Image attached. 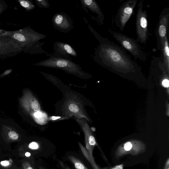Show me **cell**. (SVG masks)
I'll use <instances>...</instances> for the list:
<instances>
[{
  "label": "cell",
  "mask_w": 169,
  "mask_h": 169,
  "mask_svg": "<svg viewBox=\"0 0 169 169\" xmlns=\"http://www.w3.org/2000/svg\"><path fill=\"white\" fill-rule=\"evenodd\" d=\"M90 30L99 42L96 49L94 59L100 65L115 71L136 70L140 68L122 47L102 37L85 21Z\"/></svg>",
  "instance_id": "1"
},
{
  "label": "cell",
  "mask_w": 169,
  "mask_h": 169,
  "mask_svg": "<svg viewBox=\"0 0 169 169\" xmlns=\"http://www.w3.org/2000/svg\"><path fill=\"white\" fill-rule=\"evenodd\" d=\"M10 37L25 53L31 55L48 53L42 48L45 43L40 41L46 38V35L38 33L29 26L11 31Z\"/></svg>",
  "instance_id": "2"
},
{
  "label": "cell",
  "mask_w": 169,
  "mask_h": 169,
  "mask_svg": "<svg viewBox=\"0 0 169 169\" xmlns=\"http://www.w3.org/2000/svg\"><path fill=\"white\" fill-rule=\"evenodd\" d=\"M47 55L49 57V58L34 63L33 65L60 69L68 74L83 79H87L90 76V74L83 71L79 65L74 63L71 59L57 57L48 53Z\"/></svg>",
  "instance_id": "3"
},
{
  "label": "cell",
  "mask_w": 169,
  "mask_h": 169,
  "mask_svg": "<svg viewBox=\"0 0 169 169\" xmlns=\"http://www.w3.org/2000/svg\"><path fill=\"white\" fill-rule=\"evenodd\" d=\"M19 104L25 112L39 124H45L48 120L47 115L41 109L39 102L31 92L25 90L19 99Z\"/></svg>",
  "instance_id": "4"
},
{
  "label": "cell",
  "mask_w": 169,
  "mask_h": 169,
  "mask_svg": "<svg viewBox=\"0 0 169 169\" xmlns=\"http://www.w3.org/2000/svg\"><path fill=\"white\" fill-rule=\"evenodd\" d=\"M108 31L113 37L124 49H125V50L128 51L135 59H140L142 61L146 60V53L142 50L140 44L136 39L110 29H108Z\"/></svg>",
  "instance_id": "5"
},
{
  "label": "cell",
  "mask_w": 169,
  "mask_h": 169,
  "mask_svg": "<svg viewBox=\"0 0 169 169\" xmlns=\"http://www.w3.org/2000/svg\"><path fill=\"white\" fill-rule=\"evenodd\" d=\"M63 115L70 117L73 116L76 118H85L89 121V118L83 108L81 100L75 94L70 93L67 94V98L62 107Z\"/></svg>",
  "instance_id": "6"
},
{
  "label": "cell",
  "mask_w": 169,
  "mask_h": 169,
  "mask_svg": "<svg viewBox=\"0 0 169 169\" xmlns=\"http://www.w3.org/2000/svg\"><path fill=\"white\" fill-rule=\"evenodd\" d=\"M143 1L140 0L138 4L136 18L137 41L141 44L146 43L149 35L147 14L143 10Z\"/></svg>",
  "instance_id": "7"
},
{
  "label": "cell",
  "mask_w": 169,
  "mask_h": 169,
  "mask_svg": "<svg viewBox=\"0 0 169 169\" xmlns=\"http://www.w3.org/2000/svg\"><path fill=\"white\" fill-rule=\"evenodd\" d=\"M137 2V0H128L122 4L118 10L115 22L121 31H123L124 29L133 13Z\"/></svg>",
  "instance_id": "8"
},
{
  "label": "cell",
  "mask_w": 169,
  "mask_h": 169,
  "mask_svg": "<svg viewBox=\"0 0 169 169\" xmlns=\"http://www.w3.org/2000/svg\"><path fill=\"white\" fill-rule=\"evenodd\" d=\"M169 20V8L166 7L162 10L159 16L156 36L158 50L161 51L165 38L168 36Z\"/></svg>",
  "instance_id": "9"
},
{
  "label": "cell",
  "mask_w": 169,
  "mask_h": 169,
  "mask_svg": "<svg viewBox=\"0 0 169 169\" xmlns=\"http://www.w3.org/2000/svg\"><path fill=\"white\" fill-rule=\"evenodd\" d=\"M22 52L18 44L11 38L0 36V59L15 56Z\"/></svg>",
  "instance_id": "10"
},
{
  "label": "cell",
  "mask_w": 169,
  "mask_h": 169,
  "mask_svg": "<svg viewBox=\"0 0 169 169\" xmlns=\"http://www.w3.org/2000/svg\"><path fill=\"white\" fill-rule=\"evenodd\" d=\"M52 21L54 28L61 33H68L74 28L71 18L64 12L55 14Z\"/></svg>",
  "instance_id": "11"
},
{
  "label": "cell",
  "mask_w": 169,
  "mask_h": 169,
  "mask_svg": "<svg viewBox=\"0 0 169 169\" xmlns=\"http://www.w3.org/2000/svg\"><path fill=\"white\" fill-rule=\"evenodd\" d=\"M53 49L54 52L53 55L57 57L71 59L72 57L77 56V53L74 49L70 45L65 42H55L53 44Z\"/></svg>",
  "instance_id": "12"
},
{
  "label": "cell",
  "mask_w": 169,
  "mask_h": 169,
  "mask_svg": "<svg viewBox=\"0 0 169 169\" xmlns=\"http://www.w3.org/2000/svg\"><path fill=\"white\" fill-rule=\"evenodd\" d=\"M83 9H89L97 16L98 23L100 25H104V16L100 6L95 0H81Z\"/></svg>",
  "instance_id": "13"
},
{
  "label": "cell",
  "mask_w": 169,
  "mask_h": 169,
  "mask_svg": "<svg viewBox=\"0 0 169 169\" xmlns=\"http://www.w3.org/2000/svg\"><path fill=\"white\" fill-rule=\"evenodd\" d=\"M161 56L162 62L167 70L168 71L169 68V48L168 36L165 38L163 45L161 50Z\"/></svg>",
  "instance_id": "14"
},
{
  "label": "cell",
  "mask_w": 169,
  "mask_h": 169,
  "mask_svg": "<svg viewBox=\"0 0 169 169\" xmlns=\"http://www.w3.org/2000/svg\"><path fill=\"white\" fill-rule=\"evenodd\" d=\"M21 6L24 8L26 11L30 12L35 9V6L33 2L29 0H18Z\"/></svg>",
  "instance_id": "15"
},
{
  "label": "cell",
  "mask_w": 169,
  "mask_h": 169,
  "mask_svg": "<svg viewBox=\"0 0 169 169\" xmlns=\"http://www.w3.org/2000/svg\"><path fill=\"white\" fill-rule=\"evenodd\" d=\"M3 129L7 132V135L11 140H16L19 138V134L16 131H15L13 129L11 128L9 126H4Z\"/></svg>",
  "instance_id": "16"
},
{
  "label": "cell",
  "mask_w": 169,
  "mask_h": 169,
  "mask_svg": "<svg viewBox=\"0 0 169 169\" xmlns=\"http://www.w3.org/2000/svg\"><path fill=\"white\" fill-rule=\"evenodd\" d=\"M36 5L40 8H48L50 4L47 0H35Z\"/></svg>",
  "instance_id": "17"
},
{
  "label": "cell",
  "mask_w": 169,
  "mask_h": 169,
  "mask_svg": "<svg viewBox=\"0 0 169 169\" xmlns=\"http://www.w3.org/2000/svg\"><path fill=\"white\" fill-rule=\"evenodd\" d=\"M8 7V5L3 0H0V15L5 11Z\"/></svg>",
  "instance_id": "18"
},
{
  "label": "cell",
  "mask_w": 169,
  "mask_h": 169,
  "mask_svg": "<svg viewBox=\"0 0 169 169\" xmlns=\"http://www.w3.org/2000/svg\"><path fill=\"white\" fill-rule=\"evenodd\" d=\"M74 164L77 169H87L84 165L78 161L74 160Z\"/></svg>",
  "instance_id": "19"
},
{
  "label": "cell",
  "mask_w": 169,
  "mask_h": 169,
  "mask_svg": "<svg viewBox=\"0 0 169 169\" xmlns=\"http://www.w3.org/2000/svg\"><path fill=\"white\" fill-rule=\"evenodd\" d=\"M69 117H59L52 116L49 118H48V120L52 121L60 120H62L67 119Z\"/></svg>",
  "instance_id": "20"
},
{
  "label": "cell",
  "mask_w": 169,
  "mask_h": 169,
  "mask_svg": "<svg viewBox=\"0 0 169 169\" xmlns=\"http://www.w3.org/2000/svg\"><path fill=\"white\" fill-rule=\"evenodd\" d=\"M11 31H6L4 30L0 29V36H6L10 37Z\"/></svg>",
  "instance_id": "21"
},
{
  "label": "cell",
  "mask_w": 169,
  "mask_h": 169,
  "mask_svg": "<svg viewBox=\"0 0 169 169\" xmlns=\"http://www.w3.org/2000/svg\"><path fill=\"white\" fill-rule=\"evenodd\" d=\"M89 143L90 145L92 146H94L96 144V141L94 137L93 136H91L88 138Z\"/></svg>",
  "instance_id": "22"
},
{
  "label": "cell",
  "mask_w": 169,
  "mask_h": 169,
  "mask_svg": "<svg viewBox=\"0 0 169 169\" xmlns=\"http://www.w3.org/2000/svg\"><path fill=\"white\" fill-rule=\"evenodd\" d=\"M132 145L130 142L126 143L124 145V148L126 151H129L131 150L132 148Z\"/></svg>",
  "instance_id": "23"
},
{
  "label": "cell",
  "mask_w": 169,
  "mask_h": 169,
  "mask_svg": "<svg viewBox=\"0 0 169 169\" xmlns=\"http://www.w3.org/2000/svg\"><path fill=\"white\" fill-rule=\"evenodd\" d=\"M13 69H12L6 70L3 73L0 75V78L9 75V74L11 73Z\"/></svg>",
  "instance_id": "24"
},
{
  "label": "cell",
  "mask_w": 169,
  "mask_h": 169,
  "mask_svg": "<svg viewBox=\"0 0 169 169\" xmlns=\"http://www.w3.org/2000/svg\"><path fill=\"white\" fill-rule=\"evenodd\" d=\"M29 147L32 149H36L38 148V145L37 143L33 142L29 144Z\"/></svg>",
  "instance_id": "25"
},
{
  "label": "cell",
  "mask_w": 169,
  "mask_h": 169,
  "mask_svg": "<svg viewBox=\"0 0 169 169\" xmlns=\"http://www.w3.org/2000/svg\"><path fill=\"white\" fill-rule=\"evenodd\" d=\"M162 85L165 88H168L169 86V81L167 79L164 80L162 82Z\"/></svg>",
  "instance_id": "26"
},
{
  "label": "cell",
  "mask_w": 169,
  "mask_h": 169,
  "mask_svg": "<svg viewBox=\"0 0 169 169\" xmlns=\"http://www.w3.org/2000/svg\"><path fill=\"white\" fill-rule=\"evenodd\" d=\"M1 164L2 166H7L9 164V162L7 160L5 161H2L1 162Z\"/></svg>",
  "instance_id": "27"
},
{
  "label": "cell",
  "mask_w": 169,
  "mask_h": 169,
  "mask_svg": "<svg viewBox=\"0 0 169 169\" xmlns=\"http://www.w3.org/2000/svg\"><path fill=\"white\" fill-rule=\"evenodd\" d=\"M31 154L29 152H26L25 153V156L27 157H29V156H31Z\"/></svg>",
  "instance_id": "28"
},
{
  "label": "cell",
  "mask_w": 169,
  "mask_h": 169,
  "mask_svg": "<svg viewBox=\"0 0 169 169\" xmlns=\"http://www.w3.org/2000/svg\"><path fill=\"white\" fill-rule=\"evenodd\" d=\"M26 169H33V168L31 166H29Z\"/></svg>",
  "instance_id": "29"
},
{
  "label": "cell",
  "mask_w": 169,
  "mask_h": 169,
  "mask_svg": "<svg viewBox=\"0 0 169 169\" xmlns=\"http://www.w3.org/2000/svg\"><path fill=\"white\" fill-rule=\"evenodd\" d=\"M115 169V168H113V169Z\"/></svg>",
  "instance_id": "30"
},
{
  "label": "cell",
  "mask_w": 169,
  "mask_h": 169,
  "mask_svg": "<svg viewBox=\"0 0 169 169\" xmlns=\"http://www.w3.org/2000/svg\"><path fill=\"white\" fill-rule=\"evenodd\" d=\"M167 169H169L168 168Z\"/></svg>",
  "instance_id": "31"
}]
</instances>
